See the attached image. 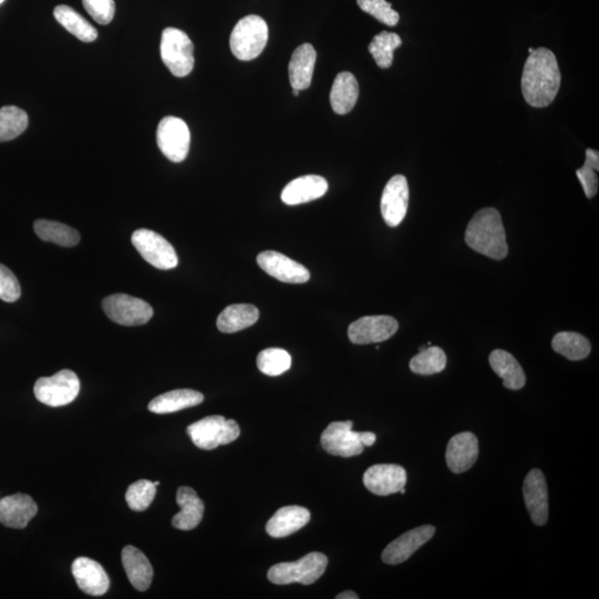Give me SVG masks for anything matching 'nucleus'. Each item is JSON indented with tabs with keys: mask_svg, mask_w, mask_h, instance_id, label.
Returning <instances> with one entry per match:
<instances>
[{
	"mask_svg": "<svg viewBox=\"0 0 599 599\" xmlns=\"http://www.w3.org/2000/svg\"><path fill=\"white\" fill-rule=\"evenodd\" d=\"M562 75L552 50L534 49L523 69L522 93L525 102L534 108H545L556 98Z\"/></svg>",
	"mask_w": 599,
	"mask_h": 599,
	"instance_id": "nucleus-1",
	"label": "nucleus"
},
{
	"mask_svg": "<svg viewBox=\"0 0 599 599\" xmlns=\"http://www.w3.org/2000/svg\"><path fill=\"white\" fill-rule=\"evenodd\" d=\"M465 241L471 249L491 259L503 260L508 255L504 225L494 208L477 211L467 225Z\"/></svg>",
	"mask_w": 599,
	"mask_h": 599,
	"instance_id": "nucleus-2",
	"label": "nucleus"
},
{
	"mask_svg": "<svg viewBox=\"0 0 599 599\" xmlns=\"http://www.w3.org/2000/svg\"><path fill=\"white\" fill-rule=\"evenodd\" d=\"M268 39L269 28L265 19L250 15L235 25L230 37L231 52L235 58L249 62L260 56Z\"/></svg>",
	"mask_w": 599,
	"mask_h": 599,
	"instance_id": "nucleus-3",
	"label": "nucleus"
},
{
	"mask_svg": "<svg viewBox=\"0 0 599 599\" xmlns=\"http://www.w3.org/2000/svg\"><path fill=\"white\" fill-rule=\"evenodd\" d=\"M328 563V557L324 554L310 553L299 561L280 563L272 566L268 572V578L275 585H289L294 583L311 585L324 575Z\"/></svg>",
	"mask_w": 599,
	"mask_h": 599,
	"instance_id": "nucleus-4",
	"label": "nucleus"
},
{
	"mask_svg": "<svg viewBox=\"0 0 599 599\" xmlns=\"http://www.w3.org/2000/svg\"><path fill=\"white\" fill-rule=\"evenodd\" d=\"M188 435L201 450L211 451L230 444L240 436V426L235 420L221 415L206 416L188 426Z\"/></svg>",
	"mask_w": 599,
	"mask_h": 599,
	"instance_id": "nucleus-5",
	"label": "nucleus"
},
{
	"mask_svg": "<svg viewBox=\"0 0 599 599\" xmlns=\"http://www.w3.org/2000/svg\"><path fill=\"white\" fill-rule=\"evenodd\" d=\"M194 44L188 35L177 28H165L161 36L163 62L175 77H185L194 70Z\"/></svg>",
	"mask_w": 599,
	"mask_h": 599,
	"instance_id": "nucleus-6",
	"label": "nucleus"
},
{
	"mask_svg": "<svg viewBox=\"0 0 599 599\" xmlns=\"http://www.w3.org/2000/svg\"><path fill=\"white\" fill-rule=\"evenodd\" d=\"M80 391V382L75 372L59 371L50 377H40L35 384V396L48 406H65L75 400Z\"/></svg>",
	"mask_w": 599,
	"mask_h": 599,
	"instance_id": "nucleus-7",
	"label": "nucleus"
},
{
	"mask_svg": "<svg viewBox=\"0 0 599 599\" xmlns=\"http://www.w3.org/2000/svg\"><path fill=\"white\" fill-rule=\"evenodd\" d=\"M103 308L110 320L125 326L145 324L154 315V309L147 302L123 294L107 296Z\"/></svg>",
	"mask_w": 599,
	"mask_h": 599,
	"instance_id": "nucleus-8",
	"label": "nucleus"
},
{
	"mask_svg": "<svg viewBox=\"0 0 599 599\" xmlns=\"http://www.w3.org/2000/svg\"><path fill=\"white\" fill-rule=\"evenodd\" d=\"M132 241L141 256L155 268L171 270L178 265V256L174 246L155 231H135Z\"/></svg>",
	"mask_w": 599,
	"mask_h": 599,
	"instance_id": "nucleus-9",
	"label": "nucleus"
},
{
	"mask_svg": "<svg viewBox=\"0 0 599 599\" xmlns=\"http://www.w3.org/2000/svg\"><path fill=\"white\" fill-rule=\"evenodd\" d=\"M354 422H334L321 436V444L326 453L341 457L360 455L364 451V432L352 430Z\"/></svg>",
	"mask_w": 599,
	"mask_h": 599,
	"instance_id": "nucleus-10",
	"label": "nucleus"
},
{
	"mask_svg": "<svg viewBox=\"0 0 599 599\" xmlns=\"http://www.w3.org/2000/svg\"><path fill=\"white\" fill-rule=\"evenodd\" d=\"M190 130L183 119L165 117L161 120L157 130L158 147L173 163H181L189 154Z\"/></svg>",
	"mask_w": 599,
	"mask_h": 599,
	"instance_id": "nucleus-11",
	"label": "nucleus"
},
{
	"mask_svg": "<svg viewBox=\"0 0 599 599\" xmlns=\"http://www.w3.org/2000/svg\"><path fill=\"white\" fill-rule=\"evenodd\" d=\"M397 330L399 322L389 315L364 316L351 324L347 335L354 344H381L391 339Z\"/></svg>",
	"mask_w": 599,
	"mask_h": 599,
	"instance_id": "nucleus-12",
	"label": "nucleus"
},
{
	"mask_svg": "<svg viewBox=\"0 0 599 599\" xmlns=\"http://www.w3.org/2000/svg\"><path fill=\"white\" fill-rule=\"evenodd\" d=\"M410 189L404 175H396L386 184L381 198V214L391 228L400 225L409 208Z\"/></svg>",
	"mask_w": 599,
	"mask_h": 599,
	"instance_id": "nucleus-13",
	"label": "nucleus"
},
{
	"mask_svg": "<svg viewBox=\"0 0 599 599\" xmlns=\"http://www.w3.org/2000/svg\"><path fill=\"white\" fill-rule=\"evenodd\" d=\"M256 261L265 274L285 284H305L311 278L310 272L304 265L276 251H265L258 255Z\"/></svg>",
	"mask_w": 599,
	"mask_h": 599,
	"instance_id": "nucleus-14",
	"label": "nucleus"
},
{
	"mask_svg": "<svg viewBox=\"0 0 599 599\" xmlns=\"http://www.w3.org/2000/svg\"><path fill=\"white\" fill-rule=\"evenodd\" d=\"M435 534V527L423 525L403 534L387 545L382 553V561L389 565H397L409 560L417 550L431 540Z\"/></svg>",
	"mask_w": 599,
	"mask_h": 599,
	"instance_id": "nucleus-15",
	"label": "nucleus"
},
{
	"mask_svg": "<svg viewBox=\"0 0 599 599\" xmlns=\"http://www.w3.org/2000/svg\"><path fill=\"white\" fill-rule=\"evenodd\" d=\"M406 471L396 464H376L364 473V483L367 490L375 495L395 494L405 487Z\"/></svg>",
	"mask_w": 599,
	"mask_h": 599,
	"instance_id": "nucleus-16",
	"label": "nucleus"
},
{
	"mask_svg": "<svg viewBox=\"0 0 599 599\" xmlns=\"http://www.w3.org/2000/svg\"><path fill=\"white\" fill-rule=\"evenodd\" d=\"M523 494L531 520L537 526H544L548 521V491L545 476L541 470L528 473Z\"/></svg>",
	"mask_w": 599,
	"mask_h": 599,
	"instance_id": "nucleus-17",
	"label": "nucleus"
},
{
	"mask_svg": "<svg viewBox=\"0 0 599 599\" xmlns=\"http://www.w3.org/2000/svg\"><path fill=\"white\" fill-rule=\"evenodd\" d=\"M72 572L80 590L88 595L102 596L108 592L110 580L98 562L78 557L73 563Z\"/></svg>",
	"mask_w": 599,
	"mask_h": 599,
	"instance_id": "nucleus-18",
	"label": "nucleus"
},
{
	"mask_svg": "<svg viewBox=\"0 0 599 599\" xmlns=\"http://www.w3.org/2000/svg\"><path fill=\"white\" fill-rule=\"evenodd\" d=\"M37 512L38 506L33 497L23 493L0 500V523L6 527L23 530L36 516Z\"/></svg>",
	"mask_w": 599,
	"mask_h": 599,
	"instance_id": "nucleus-19",
	"label": "nucleus"
},
{
	"mask_svg": "<svg viewBox=\"0 0 599 599\" xmlns=\"http://www.w3.org/2000/svg\"><path fill=\"white\" fill-rule=\"evenodd\" d=\"M478 453L477 437L471 432L460 433L453 436L447 444V466L455 474H461L475 464Z\"/></svg>",
	"mask_w": 599,
	"mask_h": 599,
	"instance_id": "nucleus-20",
	"label": "nucleus"
},
{
	"mask_svg": "<svg viewBox=\"0 0 599 599\" xmlns=\"http://www.w3.org/2000/svg\"><path fill=\"white\" fill-rule=\"evenodd\" d=\"M328 189V181L324 177L315 175H304L285 185L281 199L288 205L306 204L324 197Z\"/></svg>",
	"mask_w": 599,
	"mask_h": 599,
	"instance_id": "nucleus-21",
	"label": "nucleus"
},
{
	"mask_svg": "<svg viewBox=\"0 0 599 599\" xmlns=\"http://www.w3.org/2000/svg\"><path fill=\"white\" fill-rule=\"evenodd\" d=\"M177 504L180 512L173 518V525L180 531H191L197 527L204 518L205 504L197 492L189 486H181L177 492Z\"/></svg>",
	"mask_w": 599,
	"mask_h": 599,
	"instance_id": "nucleus-22",
	"label": "nucleus"
},
{
	"mask_svg": "<svg viewBox=\"0 0 599 599\" xmlns=\"http://www.w3.org/2000/svg\"><path fill=\"white\" fill-rule=\"evenodd\" d=\"M311 520L309 510L302 506H285L280 508L274 516L270 518L265 526L266 533L275 538H282L292 535L304 527Z\"/></svg>",
	"mask_w": 599,
	"mask_h": 599,
	"instance_id": "nucleus-23",
	"label": "nucleus"
},
{
	"mask_svg": "<svg viewBox=\"0 0 599 599\" xmlns=\"http://www.w3.org/2000/svg\"><path fill=\"white\" fill-rule=\"evenodd\" d=\"M123 565L128 580L135 590H149L154 578V568L143 552L134 546H125L122 553Z\"/></svg>",
	"mask_w": 599,
	"mask_h": 599,
	"instance_id": "nucleus-24",
	"label": "nucleus"
},
{
	"mask_svg": "<svg viewBox=\"0 0 599 599\" xmlns=\"http://www.w3.org/2000/svg\"><path fill=\"white\" fill-rule=\"evenodd\" d=\"M316 52L311 44L301 45L295 50L289 64V77L292 88L305 90L310 87L314 77Z\"/></svg>",
	"mask_w": 599,
	"mask_h": 599,
	"instance_id": "nucleus-25",
	"label": "nucleus"
},
{
	"mask_svg": "<svg viewBox=\"0 0 599 599\" xmlns=\"http://www.w3.org/2000/svg\"><path fill=\"white\" fill-rule=\"evenodd\" d=\"M493 371L503 379V385L508 390L518 391L526 384L524 370L511 354L504 350L493 351L490 355Z\"/></svg>",
	"mask_w": 599,
	"mask_h": 599,
	"instance_id": "nucleus-26",
	"label": "nucleus"
},
{
	"mask_svg": "<svg viewBox=\"0 0 599 599\" xmlns=\"http://www.w3.org/2000/svg\"><path fill=\"white\" fill-rule=\"evenodd\" d=\"M359 83L351 73H340L336 75L330 94L332 109L337 115H346L354 108L359 99Z\"/></svg>",
	"mask_w": 599,
	"mask_h": 599,
	"instance_id": "nucleus-27",
	"label": "nucleus"
},
{
	"mask_svg": "<svg viewBox=\"0 0 599 599\" xmlns=\"http://www.w3.org/2000/svg\"><path fill=\"white\" fill-rule=\"evenodd\" d=\"M204 394H201L198 391L188 389L175 390L155 397L149 403L148 409L151 412L157 413V414H168V413L197 406L204 402Z\"/></svg>",
	"mask_w": 599,
	"mask_h": 599,
	"instance_id": "nucleus-28",
	"label": "nucleus"
},
{
	"mask_svg": "<svg viewBox=\"0 0 599 599\" xmlns=\"http://www.w3.org/2000/svg\"><path fill=\"white\" fill-rule=\"evenodd\" d=\"M260 312L253 304H234L226 306L216 320V326L224 334H235L250 328L259 320Z\"/></svg>",
	"mask_w": 599,
	"mask_h": 599,
	"instance_id": "nucleus-29",
	"label": "nucleus"
},
{
	"mask_svg": "<svg viewBox=\"0 0 599 599\" xmlns=\"http://www.w3.org/2000/svg\"><path fill=\"white\" fill-rule=\"evenodd\" d=\"M54 16L67 32L82 42L93 43L98 37L97 29L67 5H60L55 8Z\"/></svg>",
	"mask_w": 599,
	"mask_h": 599,
	"instance_id": "nucleus-30",
	"label": "nucleus"
},
{
	"mask_svg": "<svg viewBox=\"0 0 599 599\" xmlns=\"http://www.w3.org/2000/svg\"><path fill=\"white\" fill-rule=\"evenodd\" d=\"M553 350L571 361L586 359L592 351L590 340L576 332H560L552 341Z\"/></svg>",
	"mask_w": 599,
	"mask_h": 599,
	"instance_id": "nucleus-31",
	"label": "nucleus"
},
{
	"mask_svg": "<svg viewBox=\"0 0 599 599\" xmlns=\"http://www.w3.org/2000/svg\"><path fill=\"white\" fill-rule=\"evenodd\" d=\"M34 229L40 239L47 241V243L67 246V248L77 245L80 241L77 230L67 225L54 223V221L37 220L34 225Z\"/></svg>",
	"mask_w": 599,
	"mask_h": 599,
	"instance_id": "nucleus-32",
	"label": "nucleus"
},
{
	"mask_svg": "<svg viewBox=\"0 0 599 599\" xmlns=\"http://www.w3.org/2000/svg\"><path fill=\"white\" fill-rule=\"evenodd\" d=\"M446 364L445 352L439 346L431 345L413 357L410 362V369L415 374L432 375L444 371Z\"/></svg>",
	"mask_w": 599,
	"mask_h": 599,
	"instance_id": "nucleus-33",
	"label": "nucleus"
},
{
	"mask_svg": "<svg viewBox=\"0 0 599 599\" xmlns=\"http://www.w3.org/2000/svg\"><path fill=\"white\" fill-rule=\"evenodd\" d=\"M402 39L395 33L382 32L372 39L369 52L374 56L377 66L387 69L392 66L394 52L401 47Z\"/></svg>",
	"mask_w": 599,
	"mask_h": 599,
	"instance_id": "nucleus-34",
	"label": "nucleus"
},
{
	"mask_svg": "<svg viewBox=\"0 0 599 599\" xmlns=\"http://www.w3.org/2000/svg\"><path fill=\"white\" fill-rule=\"evenodd\" d=\"M28 127V115L23 109L7 105L0 109V143L17 138Z\"/></svg>",
	"mask_w": 599,
	"mask_h": 599,
	"instance_id": "nucleus-35",
	"label": "nucleus"
},
{
	"mask_svg": "<svg viewBox=\"0 0 599 599\" xmlns=\"http://www.w3.org/2000/svg\"><path fill=\"white\" fill-rule=\"evenodd\" d=\"M256 364H258L259 370L264 374L278 376L285 374L290 369L292 357L284 349L271 347V349L260 352L258 359H256Z\"/></svg>",
	"mask_w": 599,
	"mask_h": 599,
	"instance_id": "nucleus-36",
	"label": "nucleus"
},
{
	"mask_svg": "<svg viewBox=\"0 0 599 599\" xmlns=\"http://www.w3.org/2000/svg\"><path fill=\"white\" fill-rule=\"evenodd\" d=\"M154 482L149 480H139L133 483L128 487L125 493V501L133 511L143 512L147 510L151 503H153L155 494H157V488H155Z\"/></svg>",
	"mask_w": 599,
	"mask_h": 599,
	"instance_id": "nucleus-37",
	"label": "nucleus"
},
{
	"mask_svg": "<svg viewBox=\"0 0 599 599\" xmlns=\"http://www.w3.org/2000/svg\"><path fill=\"white\" fill-rule=\"evenodd\" d=\"M599 153L597 150L587 149L586 160L581 169L576 171L578 180L581 181L584 193L588 199L595 197L598 191Z\"/></svg>",
	"mask_w": 599,
	"mask_h": 599,
	"instance_id": "nucleus-38",
	"label": "nucleus"
},
{
	"mask_svg": "<svg viewBox=\"0 0 599 599\" xmlns=\"http://www.w3.org/2000/svg\"><path fill=\"white\" fill-rule=\"evenodd\" d=\"M357 5L364 13L371 15L387 26L394 27L399 23V13L395 12L386 0H357Z\"/></svg>",
	"mask_w": 599,
	"mask_h": 599,
	"instance_id": "nucleus-39",
	"label": "nucleus"
},
{
	"mask_svg": "<svg viewBox=\"0 0 599 599\" xmlns=\"http://www.w3.org/2000/svg\"><path fill=\"white\" fill-rule=\"evenodd\" d=\"M83 5L95 22L100 25L113 22L115 13L114 0H83Z\"/></svg>",
	"mask_w": 599,
	"mask_h": 599,
	"instance_id": "nucleus-40",
	"label": "nucleus"
},
{
	"mask_svg": "<svg viewBox=\"0 0 599 599\" xmlns=\"http://www.w3.org/2000/svg\"><path fill=\"white\" fill-rule=\"evenodd\" d=\"M22 295V288L16 275L7 266L0 265V300L16 302Z\"/></svg>",
	"mask_w": 599,
	"mask_h": 599,
	"instance_id": "nucleus-41",
	"label": "nucleus"
},
{
	"mask_svg": "<svg viewBox=\"0 0 599 599\" xmlns=\"http://www.w3.org/2000/svg\"><path fill=\"white\" fill-rule=\"evenodd\" d=\"M337 599H357L359 596L356 595V593L352 592V591H345L344 593L339 594V595L336 596Z\"/></svg>",
	"mask_w": 599,
	"mask_h": 599,
	"instance_id": "nucleus-42",
	"label": "nucleus"
},
{
	"mask_svg": "<svg viewBox=\"0 0 599 599\" xmlns=\"http://www.w3.org/2000/svg\"><path fill=\"white\" fill-rule=\"evenodd\" d=\"M299 94H300V90L294 89V95H295V97H296V95H299Z\"/></svg>",
	"mask_w": 599,
	"mask_h": 599,
	"instance_id": "nucleus-43",
	"label": "nucleus"
},
{
	"mask_svg": "<svg viewBox=\"0 0 599 599\" xmlns=\"http://www.w3.org/2000/svg\"><path fill=\"white\" fill-rule=\"evenodd\" d=\"M401 494H405V488L403 487L402 490L400 491Z\"/></svg>",
	"mask_w": 599,
	"mask_h": 599,
	"instance_id": "nucleus-44",
	"label": "nucleus"
},
{
	"mask_svg": "<svg viewBox=\"0 0 599 599\" xmlns=\"http://www.w3.org/2000/svg\"><path fill=\"white\" fill-rule=\"evenodd\" d=\"M534 52L533 48H528V53L532 54Z\"/></svg>",
	"mask_w": 599,
	"mask_h": 599,
	"instance_id": "nucleus-45",
	"label": "nucleus"
},
{
	"mask_svg": "<svg viewBox=\"0 0 599 599\" xmlns=\"http://www.w3.org/2000/svg\"><path fill=\"white\" fill-rule=\"evenodd\" d=\"M154 484H155V486H158V485L160 484V482H154Z\"/></svg>",
	"mask_w": 599,
	"mask_h": 599,
	"instance_id": "nucleus-46",
	"label": "nucleus"
},
{
	"mask_svg": "<svg viewBox=\"0 0 599 599\" xmlns=\"http://www.w3.org/2000/svg\"><path fill=\"white\" fill-rule=\"evenodd\" d=\"M5 2V0H0V5H2Z\"/></svg>",
	"mask_w": 599,
	"mask_h": 599,
	"instance_id": "nucleus-47",
	"label": "nucleus"
}]
</instances>
